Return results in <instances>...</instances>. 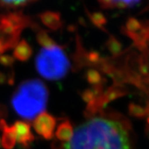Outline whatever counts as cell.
<instances>
[{
	"label": "cell",
	"instance_id": "6da1fadb",
	"mask_svg": "<svg viewBox=\"0 0 149 149\" xmlns=\"http://www.w3.org/2000/svg\"><path fill=\"white\" fill-rule=\"evenodd\" d=\"M64 149H133L128 127L110 116L93 117L74 131Z\"/></svg>",
	"mask_w": 149,
	"mask_h": 149
},
{
	"label": "cell",
	"instance_id": "7a4b0ae2",
	"mask_svg": "<svg viewBox=\"0 0 149 149\" xmlns=\"http://www.w3.org/2000/svg\"><path fill=\"white\" fill-rule=\"evenodd\" d=\"M48 91L42 80L34 79L22 82L12 97V105L17 113L32 120L45 110Z\"/></svg>",
	"mask_w": 149,
	"mask_h": 149
},
{
	"label": "cell",
	"instance_id": "3957f363",
	"mask_svg": "<svg viewBox=\"0 0 149 149\" xmlns=\"http://www.w3.org/2000/svg\"><path fill=\"white\" fill-rule=\"evenodd\" d=\"M36 66L38 73L47 80L62 79L67 74L70 61L63 49L55 46L51 48H42L36 58Z\"/></svg>",
	"mask_w": 149,
	"mask_h": 149
},
{
	"label": "cell",
	"instance_id": "277c9868",
	"mask_svg": "<svg viewBox=\"0 0 149 149\" xmlns=\"http://www.w3.org/2000/svg\"><path fill=\"white\" fill-rule=\"evenodd\" d=\"M56 125V118L47 112H43L39 114L33 122V128L35 131L46 140L52 139Z\"/></svg>",
	"mask_w": 149,
	"mask_h": 149
},
{
	"label": "cell",
	"instance_id": "5b68a950",
	"mask_svg": "<svg viewBox=\"0 0 149 149\" xmlns=\"http://www.w3.org/2000/svg\"><path fill=\"white\" fill-rule=\"evenodd\" d=\"M16 136V141L23 148H28L35 137L31 131V125L25 121H16L13 125Z\"/></svg>",
	"mask_w": 149,
	"mask_h": 149
},
{
	"label": "cell",
	"instance_id": "8992f818",
	"mask_svg": "<svg viewBox=\"0 0 149 149\" xmlns=\"http://www.w3.org/2000/svg\"><path fill=\"white\" fill-rule=\"evenodd\" d=\"M0 130L3 132L1 139L2 147L4 149H13L16 146V136L13 125L8 126L4 119L0 120Z\"/></svg>",
	"mask_w": 149,
	"mask_h": 149
},
{
	"label": "cell",
	"instance_id": "52a82bcc",
	"mask_svg": "<svg viewBox=\"0 0 149 149\" xmlns=\"http://www.w3.org/2000/svg\"><path fill=\"white\" fill-rule=\"evenodd\" d=\"M39 18L46 27L56 31L62 27V21L61 14L58 12L45 11L39 15Z\"/></svg>",
	"mask_w": 149,
	"mask_h": 149
},
{
	"label": "cell",
	"instance_id": "ba28073f",
	"mask_svg": "<svg viewBox=\"0 0 149 149\" xmlns=\"http://www.w3.org/2000/svg\"><path fill=\"white\" fill-rule=\"evenodd\" d=\"M32 49L26 40H22L17 43L13 51L14 58L19 61H27L32 56Z\"/></svg>",
	"mask_w": 149,
	"mask_h": 149
},
{
	"label": "cell",
	"instance_id": "9c48e42d",
	"mask_svg": "<svg viewBox=\"0 0 149 149\" xmlns=\"http://www.w3.org/2000/svg\"><path fill=\"white\" fill-rule=\"evenodd\" d=\"M74 130L69 120H64L59 124L56 131V137L61 142L68 143L72 139Z\"/></svg>",
	"mask_w": 149,
	"mask_h": 149
},
{
	"label": "cell",
	"instance_id": "30bf717a",
	"mask_svg": "<svg viewBox=\"0 0 149 149\" xmlns=\"http://www.w3.org/2000/svg\"><path fill=\"white\" fill-rule=\"evenodd\" d=\"M37 40L38 43L42 46L43 48H51L56 46L57 44L55 42L53 39L47 34V32L40 28H37Z\"/></svg>",
	"mask_w": 149,
	"mask_h": 149
},
{
	"label": "cell",
	"instance_id": "8fae6325",
	"mask_svg": "<svg viewBox=\"0 0 149 149\" xmlns=\"http://www.w3.org/2000/svg\"><path fill=\"white\" fill-rule=\"evenodd\" d=\"M33 3H35V1H0V8L8 10H17Z\"/></svg>",
	"mask_w": 149,
	"mask_h": 149
},
{
	"label": "cell",
	"instance_id": "7c38bea8",
	"mask_svg": "<svg viewBox=\"0 0 149 149\" xmlns=\"http://www.w3.org/2000/svg\"><path fill=\"white\" fill-rule=\"evenodd\" d=\"M14 62V59L8 55H2L0 56V65L2 66L10 67Z\"/></svg>",
	"mask_w": 149,
	"mask_h": 149
},
{
	"label": "cell",
	"instance_id": "4fadbf2b",
	"mask_svg": "<svg viewBox=\"0 0 149 149\" xmlns=\"http://www.w3.org/2000/svg\"><path fill=\"white\" fill-rule=\"evenodd\" d=\"M7 113H8L7 108L4 105H3V104H0V120L1 119H3V118L7 115Z\"/></svg>",
	"mask_w": 149,
	"mask_h": 149
},
{
	"label": "cell",
	"instance_id": "5bb4252c",
	"mask_svg": "<svg viewBox=\"0 0 149 149\" xmlns=\"http://www.w3.org/2000/svg\"><path fill=\"white\" fill-rule=\"evenodd\" d=\"M1 146H2V142H1V139H0V148H1Z\"/></svg>",
	"mask_w": 149,
	"mask_h": 149
}]
</instances>
